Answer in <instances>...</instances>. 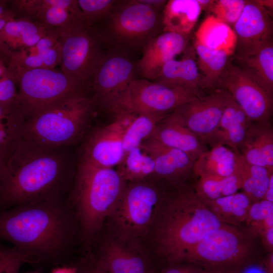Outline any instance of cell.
I'll return each instance as SVG.
<instances>
[{"label": "cell", "instance_id": "obj_21", "mask_svg": "<svg viewBox=\"0 0 273 273\" xmlns=\"http://www.w3.org/2000/svg\"><path fill=\"white\" fill-rule=\"evenodd\" d=\"M195 161L194 174L199 177H225L240 172L244 159L241 154L222 144L211 146Z\"/></svg>", "mask_w": 273, "mask_h": 273}, {"label": "cell", "instance_id": "obj_48", "mask_svg": "<svg viewBox=\"0 0 273 273\" xmlns=\"http://www.w3.org/2000/svg\"><path fill=\"white\" fill-rule=\"evenodd\" d=\"M202 10L211 12L214 3L213 0H197Z\"/></svg>", "mask_w": 273, "mask_h": 273}, {"label": "cell", "instance_id": "obj_20", "mask_svg": "<svg viewBox=\"0 0 273 273\" xmlns=\"http://www.w3.org/2000/svg\"><path fill=\"white\" fill-rule=\"evenodd\" d=\"M147 139L179 150L195 162L207 150L206 144L190 130L173 112L159 121Z\"/></svg>", "mask_w": 273, "mask_h": 273}, {"label": "cell", "instance_id": "obj_19", "mask_svg": "<svg viewBox=\"0 0 273 273\" xmlns=\"http://www.w3.org/2000/svg\"><path fill=\"white\" fill-rule=\"evenodd\" d=\"M111 240L104 246L97 263L107 273H155L150 259L124 244Z\"/></svg>", "mask_w": 273, "mask_h": 273}, {"label": "cell", "instance_id": "obj_3", "mask_svg": "<svg viewBox=\"0 0 273 273\" xmlns=\"http://www.w3.org/2000/svg\"><path fill=\"white\" fill-rule=\"evenodd\" d=\"M165 196L151 228L156 252L168 265L217 230L221 222L194 189L185 185Z\"/></svg>", "mask_w": 273, "mask_h": 273}, {"label": "cell", "instance_id": "obj_52", "mask_svg": "<svg viewBox=\"0 0 273 273\" xmlns=\"http://www.w3.org/2000/svg\"><path fill=\"white\" fill-rule=\"evenodd\" d=\"M260 5L263 6L267 11L268 9H272V1H256Z\"/></svg>", "mask_w": 273, "mask_h": 273}, {"label": "cell", "instance_id": "obj_22", "mask_svg": "<svg viewBox=\"0 0 273 273\" xmlns=\"http://www.w3.org/2000/svg\"><path fill=\"white\" fill-rule=\"evenodd\" d=\"M239 152L247 163L273 171V129L270 121L252 122Z\"/></svg>", "mask_w": 273, "mask_h": 273}, {"label": "cell", "instance_id": "obj_37", "mask_svg": "<svg viewBox=\"0 0 273 273\" xmlns=\"http://www.w3.org/2000/svg\"><path fill=\"white\" fill-rule=\"evenodd\" d=\"M116 0H78L87 25L97 22L111 9Z\"/></svg>", "mask_w": 273, "mask_h": 273}, {"label": "cell", "instance_id": "obj_45", "mask_svg": "<svg viewBox=\"0 0 273 273\" xmlns=\"http://www.w3.org/2000/svg\"><path fill=\"white\" fill-rule=\"evenodd\" d=\"M77 273H107L95 260L82 262L77 266Z\"/></svg>", "mask_w": 273, "mask_h": 273}, {"label": "cell", "instance_id": "obj_35", "mask_svg": "<svg viewBox=\"0 0 273 273\" xmlns=\"http://www.w3.org/2000/svg\"><path fill=\"white\" fill-rule=\"evenodd\" d=\"M36 19L46 27L48 31L55 32L59 36L80 24L85 23L83 18L75 16L62 9L46 6L43 3L37 13Z\"/></svg>", "mask_w": 273, "mask_h": 273}, {"label": "cell", "instance_id": "obj_7", "mask_svg": "<svg viewBox=\"0 0 273 273\" xmlns=\"http://www.w3.org/2000/svg\"><path fill=\"white\" fill-rule=\"evenodd\" d=\"M256 234L223 223L188 250L183 262L211 273H241L255 260Z\"/></svg>", "mask_w": 273, "mask_h": 273}, {"label": "cell", "instance_id": "obj_26", "mask_svg": "<svg viewBox=\"0 0 273 273\" xmlns=\"http://www.w3.org/2000/svg\"><path fill=\"white\" fill-rule=\"evenodd\" d=\"M201 11L197 0L167 1L162 11L163 32L188 35Z\"/></svg>", "mask_w": 273, "mask_h": 273}, {"label": "cell", "instance_id": "obj_40", "mask_svg": "<svg viewBox=\"0 0 273 273\" xmlns=\"http://www.w3.org/2000/svg\"><path fill=\"white\" fill-rule=\"evenodd\" d=\"M273 202L262 199L253 202L249 211L246 221L253 222V227L257 228L266 219L272 216Z\"/></svg>", "mask_w": 273, "mask_h": 273}, {"label": "cell", "instance_id": "obj_1", "mask_svg": "<svg viewBox=\"0 0 273 273\" xmlns=\"http://www.w3.org/2000/svg\"><path fill=\"white\" fill-rule=\"evenodd\" d=\"M64 148H46L21 139L7 163L9 176L0 183V206L12 208L59 197L70 174Z\"/></svg>", "mask_w": 273, "mask_h": 273}, {"label": "cell", "instance_id": "obj_44", "mask_svg": "<svg viewBox=\"0 0 273 273\" xmlns=\"http://www.w3.org/2000/svg\"><path fill=\"white\" fill-rule=\"evenodd\" d=\"M43 5L63 9L71 14L84 18L78 0H43Z\"/></svg>", "mask_w": 273, "mask_h": 273}, {"label": "cell", "instance_id": "obj_2", "mask_svg": "<svg viewBox=\"0 0 273 273\" xmlns=\"http://www.w3.org/2000/svg\"><path fill=\"white\" fill-rule=\"evenodd\" d=\"M41 202L0 210V239L34 258L56 260L64 254L71 237V221L59 200Z\"/></svg>", "mask_w": 273, "mask_h": 273}, {"label": "cell", "instance_id": "obj_31", "mask_svg": "<svg viewBox=\"0 0 273 273\" xmlns=\"http://www.w3.org/2000/svg\"><path fill=\"white\" fill-rule=\"evenodd\" d=\"M116 169L126 182L145 179L154 172V162L141 147L124 153Z\"/></svg>", "mask_w": 273, "mask_h": 273}, {"label": "cell", "instance_id": "obj_12", "mask_svg": "<svg viewBox=\"0 0 273 273\" xmlns=\"http://www.w3.org/2000/svg\"><path fill=\"white\" fill-rule=\"evenodd\" d=\"M193 93L142 78L130 83L118 108L135 114H168L175 109L197 99ZM117 108V109H118Z\"/></svg>", "mask_w": 273, "mask_h": 273}, {"label": "cell", "instance_id": "obj_49", "mask_svg": "<svg viewBox=\"0 0 273 273\" xmlns=\"http://www.w3.org/2000/svg\"><path fill=\"white\" fill-rule=\"evenodd\" d=\"M263 199L273 202V174L270 176L268 187Z\"/></svg>", "mask_w": 273, "mask_h": 273}, {"label": "cell", "instance_id": "obj_27", "mask_svg": "<svg viewBox=\"0 0 273 273\" xmlns=\"http://www.w3.org/2000/svg\"><path fill=\"white\" fill-rule=\"evenodd\" d=\"M195 41L214 51L234 54L237 38L233 28L213 15L207 16L195 33Z\"/></svg>", "mask_w": 273, "mask_h": 273}, {"label": "cell", "instance_id": "obj_10", "mask_svg": "<svg viewBox=\"0 0 273 273\" xmlns=\"http://www.w3.org/2000/svg\"><path fill=\"white\" fill-rule=\"evenodd\" d=\"M60 69L90 87L94 75L106 49L86 23L80 24L59 35Z\"/></svg>", "mask_w": 273, "mask_h": 273}, {"label": "cell", "instance_id": "obj_5", "mask_svg": "<svg viewBox=\"0 0 273 273\" xmlns=\"http://www.w3.org/2000/svg\"><path fill=\"white\" fill-rule=\"evenodd\" d=\"M88 91L70 96L24 122L22 139L49 148L67 147L84 134L97 107Z\"/></svg>", "mask_w": 273, "mask_h": 273}, {"label": "cell", "instance_id": "obj_4", "mask_svg": "<svg viewBox=\"0 0 273 273\" xmlns=\"http://www.w3.org/2000/svg\"><path fill=\"white\" fill-rule=\"evenodd\" d=\"M88 26L106 50L133 58L163 32L162 12L138 0H116L105 16Z\"/></svg>", "mask_w": 273, "mask_h": 273}, {"label": "cell", "instance_id": "obj_23", "mask_svg": "<svg viewBox=\"0 0 273 273\" xmlns=\"http://www.w3.org/2000/svg\"><path fill=\"white\" fill-rule=\"evenodd\" d=\"M252 122L231 97L215 130L206 143L210 146L224 145L239 152Z\"/></svg>", "mask_w": 273, "mask_h": 273}, {"label": "cell", "instance_id": "obj_53", "mask_svg": "<svg viewBox=\"0 0 273 273\" xmlns=\"http://www.w3.org/2000/svg\"><path fill=\"white\" fill-rule=\"evenodd\" d=\"M7 67L0 58V78L6 73Z\"/></svg>", "mask_w": 273, "mask_h": 273}, {"label": "cell", "instance_id": "obj_51", "mask_svg": "<svg viewBox=\"0 0 273 273\" xmlns=\"http://www.w3.org/2000/svg\"><path fill=\"white\" fill-rule=\"evenodd\" d=\"M7 0H0V17L11 12Z\"/></svg>", "mask_w": 273, "mask_h": 273}, {"label": "cell", "instance_id": "obj_42", "mask_svg": "<svg viewBox=\"0 0 273 273\" xmlns=\"http://www.w3.org/2000/svg\"><path fill=\"white\" fill-rule=\"evenodd\" d=\"M59 35L55 32L48 31L47 35L34 46L23 50L28 55H37L55 47L59 42Z\"/></svg>", "mask_w": 273, "mask_h": 273}, {"label": "cell", "instance_id": "obj_9", "mask_svg": "<svg viewBox=\"0 0 273 273\" xmlns=\"http://www.w3.org/2000/svg\"><path fill=\"white\" fill-rule=\"evenodd\" d=\"M164 196L156 186L144 179L127 184L110 216L121 239L132 241L150 230Z\"/></svg>", "mask_w": 273, "mask_h": 273}, {"label": "cell", "instance_id": "obj_34", "mask_svg": "<svg viewBox=\"0 0 273 273\" xmlns=\"http://www.w3.org/2000/svg\"><path fill=\"white\" fill-rule=\"evenodd\" d=\"M272 172L265 167L250 164L244 160L242 170L243 192L252 202L263 199Z\"/></svg>", "mask_w": 273, "mask_h": 273}, {"label": "cell", "instance_id": "obj_14", "mask_svg": "<svg viewBox=\"0 0 273 273\" xmlns=\"http://www.w3.org/2000/svg\"><path fill=\"white\" fill-rule=\"evenodd\" d=\"M220 86L229 93L252 122L270 121L272 97L231 61L221 77Z\"/></svg>", "mask_w": 273, "mask_h": 273}, {"label": "cell", "instance_id": "obj_29", "mask_svg": "<svg viewBox=\"0 0 273 273\" xmlns=\"http://www.w3.org/2000/svg\"><path fill=\"white\" fill-rule=\"evenodd\" d=\"M194 46L200 74V88L214 89L219 87L231 56L223 51L209 50L196 41Z\"/></svg>", "mask_w": 273, "mask_h": 273}, {"label": "cell", "instance_id": "obj_46", "mask_svg": "<svg viewBox=\"0 0 273 273\" xmlns=\"http://www.w3.org/2000/svg\"><path fill=\"white\" fill-rule=\"evenodd\" d=\"M140 2L149 5L157 10L162 12L167 2L165 0H138Z\"/></svg>", "mask_w": 273, "mask_h": 273}, {"label": "cell", "instance_id": "obj_50", "mask_svg": "<svg viewBox=\"0 0 273 273\" xmlns=\"http://www.w3.org/2000/svg\"><path fill=\"white\" fill-rule=\"evenodd\" d=\"M52 273H77V271L75 267L65 266L55 268Z\"/></svg>", "mask_w": 273, "mask_h": 273}, {"label": "cell", "instance_id": "obj_18", "mask_svg": "<svg viewBox=\"0 0 273 273\" xmlns=\"http://www.w3.org/2000/svg\"><path fill=\"white\" fill-rule=\"evenodd\" d=\"M188 35L163 32L153 38L144 48L138 62V71L143 78L155 80L164 65L185 51Z\"/></svg>", "mask_w": 273, "mask_h": 273}, {"label": "cell", "instance_id": "obj_25", "mask_svg": "<svg viewBox=\"0 0 273 273\" xmlns=\"http://www.w3.org/2000/svg\"><path fill=\"white\" fill-rule=\"evenodd\" d=\"M235 64L268 95L273 94V43L269 42L248 55L234 54Z\"/></svg>", "mask_w": 273, "mask_h": 273}, {"label": "cell", "instance_id": "obj_32", "mask_svg": "<svg viewBox=\"0 0 273 273\" xmlns=\"http://www.w3.org/2000/svg\"><path fill=\"white\" fill-rule=\"evenodd\" d=\"M242 168L238 173L228 177H199L194 189L197 195L204 200H215L237 193L241 189Z\"/></svg>", "mask_w": 273, "mask_h": 273}, {"label": "cell", "instance_id": "obj_57", "mask_svg": "<svg viewBox=\"0 0 273 273\" xmlns=\"http://www.w3.org/2000/svg\"><path fill=\"white\" fill-rule=\"evenodd\" d=\"M155 273H161V272H155Z\"/></svg>", "mask_w": 273, "mask_h": 273}, {"label": "cell", "instance_id": "obj_13", "mask_svg": "<svg viewBox=\"0 0 273 273\" xmlns=\"http://www.w3.org/2000/svg\"><path fill=\"white\" fill-rule=\"evenodd\" d=\"M110 111L114 118L90 133L83 147L81 160L97 167L113 168L124 155V134L136 114L121 108Z\"/></svg>", "mask_w": 273, "mask_h": 273}, {"label": "cell", "instance_id": "obj_36", "mask_svg": "<svg viewBox=\"0 0 273 273\" xmlns=\"http://www.w3.org/2000/svg\"><path fill=\"white\" fill-rule=\"evenodd\" d=\"M247 1H214L212 12L213 16L231 27L240 18Z\"/></svg>", "mask_w": 273, "mask_h": 273}, {"label": "cell", "instance_id": "obj_55", "mask_svg": "<svg viewBox=\"0 0 273 273\" xmlns=\"http://www.w3.org/2000/svg\"><path fill=\"white\" fill-rule=\"evenodd\" d=\"M193 273H211V272L205 271L199 267L194 266V269Z\"/></svg>", "mask_w": 273, "mask_h": 273}, {"label": "cell", "instance_id": "obj_30", "mask_svg": "<svg viewBox=\"0 0 273 273\" xmlns=\"http://www.w3.org/2000/svg\"><path fill=\"white\" fill-rule=\"evenodd\" d=\"M203 200L221 222L237 226L246 221L253 202L243 192L215 200Z\"/></svg>", "mask_w": 273, "mask_h": 273}, {"label": "cell", "instance_id": "obj_39", "mask_svg": "<svg viewBox=\"0 0 273 273\" xmlns=\"http://www.w3.org/2000/svg\"><path fill=\"white\" fill-rule=\"evenodd\" d=\"M8 4L15 14V18L37 21L36 15L42 0H9Z\"/></svg>", "mask_w": 273, "mask_h": 273}, {"label": "cell", "instance_id": "obj_6", "mask_svg": "<svg viewBox=\"0 0 273 273\" xmlns=\"http://www.w3.org/2000/svg\"><path fill=\"white\" fill-rule=\"evenodd\" d=\"M127 182L117 170L94 166L80 160L74 197L82 232L91 238L117 207Z\"/></svg>", "mask_w": 273, "mask_h": 273}, {"label": "cell", "instance_id": "obj_56", "mask_svg": "<svg viewBox=\"0 0 273 273\" xmlns=\"http://www.w3.org/2000/svg\"><path fill=\"white\" fill-rule=\"evenodd\" d=\"M4 249L3 248H2L0 247V256L1 255V254H2L3 251H4Z\"/></svg>", "mask_w": 273, "mask_h": 273}, {"label": "cell", "instance_id": "obj_15", "mask_svg": "<svg viewBox=\"0 0 273 273\" xmlns=\"http://www.w3.org/2000/svg\"><path fill=\"white\" fill-rule=\"evenodd\" d=\"M231 96L225 90L198 97L173 112L205 144L215 130Z\"/></svg>", "mask_w": 273, "mask_h": 273}, {"label": "cell", "instance_id": "obj_17", "mask_svg": "<svg viewBox=\"0 0 273 273\" xmlns=\"http://www.w3.org/2000/svg\"><path fill=\"white\" fill-rule=\"evenodd\" d=\"M140 147L153 159L154 162L153 175L167 181L178 188L194 173L193 161L185 152L147 139Z\"/></svg>", "mask_w": 273, "mask_h": 273}, {"label": "cell", "instance_id": "obj_47", "mask_svg": "<svg viewBox=\"0 0 273 273\" xmlns=\"http://www.w3.org/2000/svg\"><path fill=\"white\" fill-rule=\"evenodd\" d=\"M9 176V171L7 162L0 154V183L5 180Z\"/></svg>", "mask_w": 273, "mask_h": 273}, {"label": "cell", "instance_id": "obj_16", "mask_svg": "<svg viewBox=\"0 0 273 273\" xmlns=\"http://www.w3.org/2000/svg\"><path fill=\"white\" fill-rule=\"evenodd\" d=\"M237 38L234 54H253L272 42V21L269 12L256 1H247L232 28Z\"/></svg>", "mask_w": 273, "mask_h": 273}, {"label": "cell", "instance_id": "obj_41", "mask_svg": "<svg viewBox=\"0 0 273 273\" xmlns=\"http://www.w3.org/2000/svg\"><path fill=\"white\" fill-rule=\"evenodd\" d=\"M16 84L14 73L7 67L6 73L0 78V103L15 100L18 92Z\"/></svg>", "mask_w": 273, "mask_h": 273}, {"label": "cell", "instance_id": "obj_33", "mask_svg": "<svg viewBox=\"0 0 273 273\" xmlns=\"http://www.w3.org/2000/svg\"><path fill=\"white\" fill-rule=\"evenodd\" d=\"M168 114H136L124 134V153L140 147L142 143L152 135L159 121Z\"/></svg>", "mask_w": 273, "mask_h": 273}, {"label": "cell", "instance_id": "obj_24", "mask_svg": "<svg viewBox=\"0 0 273 273\" xmlns=\"http://www.w3.org/2000/svg\"><path fill=\"white\" fill-rule=\"evenodd\" d=\"M180 60L173 59L163 66L154 82L190 91L198 96L200 74L194 58L193 50L187 49Z\"/></svg>", "mask_w": 273, "mask_h": 273}, {"label": "cell", "instance_id": "obj_11", "mask_svg": "<svg viewBox=\"0 0 273 273\" xmlns=\"http://www.w3.org/2000/svg\"><path fill=\"white\" fill-rule=\"evenodd\" d=\"M138 65L130 56L106 50L90 87L97 107L108 111L119 107L130 83L136 78Z\"/></svg>", "mask_w": 273, "mask_h": 273}, {"label": "cell", "instance_id": "obj_38", "mask_svg": "<svg viewBox=\"0 0 273 273\" xmlns=\"http://www.w3.org/2000/svg\"><path fill=\"white\" fill-rule=\"evenodd\" d=\"M33 262L26 254L16 248L4 249L0 256V273H19L25 263Z\"/></svg>", "mask_w": 273, "mask_h": 273}, {"label": "cell", "instance_id": "obj_54", "mask_svg": "<svg viewBox=\"0 0 273 273\" xmlns=\"http://www.w3.org/2000/svg\"><path fill=\"white\" fill-rule=\"evenodd\" d=\"M244 273H263V272L258 269L256 268H247V270L244 272Z\"/></svg>", "mask_w": 273, "mask_h": 273}, {"label": "cell", "instance_id": "obj_43", "mask_svg": "<svg viewBox=\"0 0 273 273\" xmlns=\"http://www.w3.org/2000/svg\"><path fill=\"white\" fill-rule=\"evenodd\" d=\"M15 18V15L12 10L0 17V58L7 67L11 62L13 51L2 39L1 31L7 22Z\"/></svg>", "mask_w": 273, "mask_h": 273}, {"label": "cell", "instance_id": "obj_8", "mask_svg": "<svg viewBox=\"0 0 273 273\" xmlns=\"http://www.w3.org/2000/svg\"><path fill=\"white\" fill-rule=\"evenodd\" d=\"M8 67L14 73L19 85L15 103L25 121L70 96L90 90L88 85L61 69Z\"/></svg>", "mask_w": 273, "mask_h": 273}, {"label": "cell", "instance_id": "obj_28", "mask_svg": "<svg viewBox=\"0 0 273 273\" xmlns=\"http://www.w3.org/2000/svg\"><path fill=\"white\" fill-rule=\"evenodd\" d=\"M48 32L46 27L37 21L15 18L7 22L1 36L14 51L34 46Z\"/></svg>", "mask_w": 273, "mask_h": 273}]
</instances>
